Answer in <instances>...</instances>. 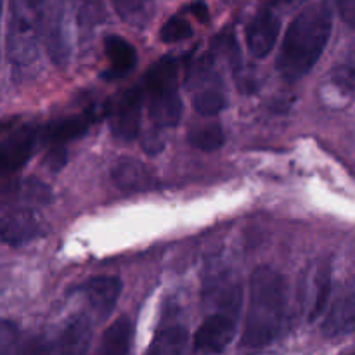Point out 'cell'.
I'll use <instances>...</instances> for the list:
<instances>
[{
	"label": "cell",
	"instance_id": "obj_1",
	"mask_svg": "<svg viewBox=\"0 0 355 355\" xmlns=\"http://www.w3.org/2000/svg\"><path fill=\"white\" fill-rule=\"evenodd\" d=\"M333 9L328 0L309 6L288 26L276 59V69L288 82H297L312 71L329 44Z\"/></svg>",
	"mask_w": 355,
	"mask_h": 355
},
{
	"label": "cell",
	"instance_id": "obj_2",
	"mask_svg": "<svg viewBox=\"0 0 355 355\" xmlns=\"http://www.w3.org/2000/svg\"><path fill=\"white\" fill-rule=\"evenodd\" d=\"M286 283L277 270L260 266L250 277L248 309L243 331V347L263 349L281 335L286 321Z\"/></svg>",
	"mask_w": 355,
	"mask_h": 355
},
{
	"label": "cell",
	"instance_id": "obj_3",
	"mask_svg": "<svg viewBox=\"0 0 355 355\" xmlns=\"http://www.w3.org/2000/svg\"><path fill=\"white\" fill-rule=\"evenodd\" d=\"M45 0H9L7 54L14 68H30L38 59Z\"/></svg>",
	"mask_w": 355,
	"mask_h": 355
},
{
	"label": "cell",
	"instance_id": "obj_4",
	"mask_svg": "<svg viewBox=\"0 0 355 355\" xmlns=\"http://www.w3.org/2000/svg\"><path fill=\"white\" fill-rule=\"evenodd\" d=\"M148 111L153 123L172 128L182 118V99L179 94V66L173 58H163L146 75Z\"/></svg>",
	"mask_w": 355,
	"mask_h": 355
},
{
	"label": "cell",
	"instance_id": "obj_5",
	"mask_svg": "<svg viewBox=\"0 0 355 355\" xmlns=\"http://www.w3.org/2000/svg\"><path fill=\"white\" fill-rule=\"evenodd\" d=\"M241 305V291L231 288L220 298L218 311L211 312L194 335V350L203 355L220 354L232 342L238 328V314Z\"/></svg>",
	"mask_w": 355,
	"mask_h": 355
},
{
	"label": "cell",
	"instance_id": "obj_6",
	"mask_svg": "<svg viewBox=\"0 0 355 355\" xmlns=\"http://www.w3.org/2000/svg\"><path fill=\"white\" fill-rule=\"evenodd\" d=\"M94 319L90 314H78L69 319L55 335L37 336L23 343L19 349L12 347L7 355H87Z\"/></svg>",
	"mask_w": 355,
	"mask_h": 355
},
{
	"label": "cell",
	"instance_id": "obj_7",
	"mask_svg": "<svg viewBox=\"0 0 355 355\" xmlns=\"http://www.w3.org/2000/svg\"><path fill=\"white\" fill-rule=\"evenodd\" d=\"M47 224L40 211L24 203L7 201L0 208V241L9 246H23L45 234Z\"/></svg>",
	"mask_w": 355,
	"mask_h": 355
},
{
	"label": "cell",
	"instance_id": "obj_8",
	"mask_svg": "<svg viewBox=\"0 0 355 355\" xmlns=\"http://www.w3.org/2000/svg\"><path fill=\"white\" fill-rule=\"evenodd\" d=\"M42 26L45 30V47L51 61L55 66H66L71 55L66 0H45Z\"/></svg>",
	"mask_w": 355,
	"mask_h": 355
},
{
	"label": "cell",
	"instance_id": "obj_9",
	"mask_svg": "<svg viewBox=\"0 0 355 355\" xmlns=\"http://www.w3.org/2000/svg\"><path fill=\"white\" fill-rule=\"evenodd\" d=\"M142 106L144 94L139 87L128 89L114 101L110 107V128L111 134L120 142H132L141 132Z\"/></svg>",
	"mask_w": 355,
	"mask_h": 355
},
{
	"label": "cell",
	"instance_id": "obj_10",
	"mask_svg": "<svg viewBox=\"0 0 355 355\" xmlns=\"http://www.w3.org/2000/svg\"><path fill=\"white\" fill-rule=\"evenodd\" d=\"M331 295V267L328 260L315 262L304 281V312L309 322L321 318Z\"/></svg>",
	"mask_w": 355,
	"mask_h": 355
},
{
	"label": "cell",
	"instance_id": "obj_11",
	"mask_svg": "<svg viewBox=\"0 0 355 355\" xmlns=\"http://www.w3.org/2000/svg\"><path fill=\"white\" fill-rule=\"evenodd\" d=\"M281 31V19L274 9H262L255 14L245 31L246 49L257 59H263L272 52Z\"/></svg>",
	"mask_w": 355,
	"mask_h": 355
},
{
	"label": "cell",
	"instance_id": "obj_12",
	"mask_svg": "<svg viewBox=\"0 0 355 355\" xmlns=\"http://www.w3.org/2000/svg\"><path fill=\"white\" fill-rule=\"evenodd\" d=\"M78 293L85 298L92 319H106L116 307V302L121 295V281L113 276L92 277L78 288Z\"/></svg>",
	"mask_w": 355,
	"mask_h": 355
},
{
	"label": "cell",
	"instance_id": "obj_13",
	"mask_svg": "<svg viewBox=\"0 0 355 355\" xmlns=\"http://www.w3.org/2000/svg\"><path fill=\"white\" fill-rule=\"evenodd\" d=\"M38 139V130L24 127L0 142V177L10 175L23 168L33 155Z\"/></svg>",
	"mask_w": 355,
	"mask_h": 355
},
{
	"label": "cell",
	"instance_id": "obj_14",
	"mask_svg": "<svg viewBox=\"0 0 355 355\" xmlns=\"http://www.w3.org/2000/svg\"><path fill=\"white\" fill-rule=\"evenodd\" d=\"M104 54H106L110 66L103 73L106 80H120L134 71L137 64V52L130 42L118 35H110L104 38Z\"/></svg>",
	"mask_w": 355,
	"mask_h": 355
},
{
	"label": "cell",
	"instance_id": "obj_15",
	"mask_svg": "<svg viewBox=\"0 0 355 355\" xmlns=\"http://www.w3.org/2000/svg\"><path fill=\"white\" fill-rule=\"evenodd\" d=\"M144 355H191L186 326L180 322L159 326Z\"/></svg>",
	"mask_w": 355,
	"mask_h": 355
},
{
	"label": "cell",
	"instance_id": "obj_16",
	"mask_svg": "<svg viewBox=\"0 0 355 355\" xmlns=\"http://www.w3.org/2000/svg\"><path fill=\"white\" fill-rule=\"evenodd\" d=\"M111 175L118 189L125 193H144L153 184V175L148 166L134 158L118 159Z\"/></svg>",
	"mask_w": 355,
	"mask_h": 355
},
{
	"label": "cell",
	"instance_id": "obj_17",
	"mask_svg": "<svg viewBox=\"0 0 355 355\" xmlns=\"http://www.w3.org/2000/svg\"><path fill=\"white\" fill-rule=\"evenodd\" d=\"M355 322V298L352 290L333 304L322 322V335L326 338H340L354 331Z\"/></svg>",
	"mask_w": 355,
	"mask_h": 355
},
{
	"label": "cell",
	"instance_id": "obj_18",
	"mask_svg": "<svg viewBox=\"0 0 355 355\" xmlns=\"http://www.w3.org/2000/svg\"><path fill=\"white\" fill-rule=\"evenodd\" d=\"M132 321L128 318H118L101 336L92 355H128L132 343Z\"/></svg>",
	"mask_w": 355,
	"mask_h": 355
},
{
	"label": "cell",
	"instance_id": "obj_19",
	"mask_svg": "<svg viewBox=\"0 0 355 355\" xmlns=\"http://www.w3.org/2000/svg\"><path fill=\"white\" fill-rule=\"evenodd\" d=\"M89 125L90 118L69 116L64 118V120L52 121V123H49L38 135H40L45 142H51V144H66V142L83 137V134L89 130Z\"/></svg>",
	"mask_w": 355,
	"mask_h": 355
},
{
	"label": "cell",
	"instance_id": "obj_20",
	"mask_svg": "<svg viewBox=\"0 0 355 355\" xmlns=\"http://www.w3.org/2000/svg\"><path fill=\"white\" fill-rule=\"evenodd\" d=\"M187 141L193 148L200 149V151L211 153L218 151L224 146L225 135L220 123L210 121V123H201L191 128L189 134H187Z\"/></svg>",
	"mask_w": 355,
	"mask_h": 355
},
{
	"label": "cell",
	"instance_id": "obj_21",
	"mask_svg": "<svg viewBox=\"0 0 355 355\" xmlns=\"http://www.w3.org/2000/svg\"><path fill=\"white\" fill-rule=\"evenodd\" d=\"M9 201L14 203H24V205H40V203H49L52 200L51 189H49L45 184L38 182V180L28 179L23 182H17L12 189L9 191ZM31 205V207H33Z\"/></svg>",
	"mask_w": 355,
	"mask_h": 355
},
{
	"label": "cell",
	"instance_id": "obj_22",
	"mask_svg": "<svg viewBox=\"0 0 355 355\" xmlns=\"http://www.w3.org/2000/svg\"><path fill=\"white\" fill-rule=\"evenodd\" d=\"M225 104H227V101H225L224 94L217 89H211V87L200 90L193 97L194 110H196L198 114H201L205 118L217 116L218 113L224 111Z\"/></svg>",
	"mask_w": 355,
	"mask_h": 355
},
{
	"label": "cell",
	"instance_id": "obj_23",
	"mask_svg": "<svg viewBox=\"0 0 355 355\" xmlns=\"http://www.w3.org/2000/svg\"><path fill=\"white\" fill-rule=\"evenodd\" d=\"M193 35V28L187 19L180 16H172L159 30V40L163 44H179Z\"/></svg>",
	"mask_w": 355,
	"mask_h": 355
},
{
	"label": "cell",
	"instance_id": "obj_24",
	"mask_svg": "<svg viewBox=\"0 0 355 355\" xmlns=\"http://www.w3.org/2000/svg\"><path fill=\"white\" fill-rule=\"evenodd\" d=\"M111 2L121 19L130 24H139L146 17L149 0H111Z\"/></svg>",
	"mask_w": 355,
	"mask_h": 355
},
{
	"label": "cell",
	"instance_id": "obj_25",
	"mask_svg": "<svg viewBox=\"0 0 355 355\" xmlns=\"http://www.w3.org/2000/svg\"><path fill=\"white\" fill-rule=\"evenodd\" d=\"M17 336H19V331L16 324L0 319V355H7L12 350V347L17 343Z\"/></svg>",
	"mask_w": 355,
	"mask_h": 355
},
{
	"label": "cell",
	"instance_id": "obj_26",
	"mask_svg": "<svg viewBox=\"0 0 355 355\" xmlns=\"http://www.w3.org/2000/svg\"><path fill=\"white\" fill-rule=\"evenodd\" d=\"M66 159H68V155H66L64 144H54L51 151L45 155L44 165L52 172H59L66 165Z\"/></svg>",
	"mask_w": 355,
	"mask_h": 355
},
{
	"label": "cell",
	"instance_id": "obj_27",
	"mask_svg": "<svg viewBox=\"0 0 355 355\" xmlns=\"http://www.w3.org/2000/svg\"><path fill=\"white\" fill-rule=\"evenodd\" d=\"M336 6H338L340 14L345 19V23L349 26L354 24V0H336Z\"/></svg>",
	"mask_w": 355,
	"mask_h": 355
},
{
	"label": "cell",
	"instance_id": "obj_28",
	"mask_svg": "<svg viewBox=\"0 0 355 355\" xmlns=\"http://www.w3.org/2000/svg\"><path fill=\"white\" fill-rule=\"evenodd\" d=\"M144 151L149 153V155H156V153H159L163 149V142H162V137L156 134H151L146 137L144 141Z\"/></svg>",
	"mask_w": 355,
	"mask_h": 355
},
{
	"label": "cell",
	"instance_id": "obj_29",
	"mask_svg": "<svg viewBox=\"0 0 355 355\" xmlns=\"http://www.w3.org/2000/svg\"><path fill=\"white\" fill-rule=\"evenodd\" d=\"M189 12L194 14V16H196L198 19L201 21V23H207V21H208V7H207V3L201 2V0L191 3Z\"/></svg>",
	"mask_w": 355,
	"mask_h": 355
},
{
	"label": "cell",
	"instance_id": "obj_30",
	"mask_svg": "<svg viewBox=\"0 0 355 355\" xmlns=\"http://www.w3.org/2000/svg\"><path fill=\"white\" fill-rule=\"evenodd\" d=\"M304 2L305 0H270V6L272 9H276V7H295Z\"/></svg>",
	"mask_w": 355,
	"mask_h": 355
},
{
	"label": "cell",
	"instance_id": "obj_31",
	"mask_svg": "<svg viewBox=\"0 0 355 355\" xmlns=\"http://www.w3.org/2000/svg\"><path fill=\"white\" fill-rule=\"evenodd\" d=\"M2 10H3V0H0V23H2Z\"/></svg>",
	"mask_w": 355,
	"mask_h": 355
},
{
	"label": "cell",
	"instance_id": "obj_32",
	"mask_svg": "<svg viewBox=\"0 0 355 355\" xmlns=\"http://www.w3.org/2000/svg\"><path fill=\"white\" fill-rule=\"evenodd\" d=\"M350 355H352V354H350Z\"/></svg>",
	"mask_w": 355,
	"mask_h": 355
}]
</instances>
